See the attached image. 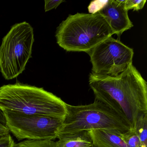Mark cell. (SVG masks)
I'll return each mask as SVG.
<instances>
[{"instance_id": "18", "label": "cell", "mask_w": 147, "mask_h": 147, "mask_svg": "<svg viewBox=\"0 0 147 147\" xmlns=\"http://www.w3.org/2000/svg\"><path fill=\"white\" fill-rule=\"evenodd\" d=\"M92 147H96V146H94V144H93V146H92Z\"/></svg>"}, {"instance_id": "2", "label": "cell", "mask_w": 147, "mask_h": 147, "mask_svg": "<svg viewBox=\"0 0 147 147\" xmlns=\"http://www.w3.org/2000/svg\"><path fill=\"white\" fill-rule=\"evenodd\" d=\"M0 110L45 115L64 120L66 103L43 88L17 82L0 87Z\"/></svg>"}, {"instance_id": "4", "label": "cell", "mask_w": 147, "mask_h": 147, "mask_svg": "<svg viewBox=\"0 0 147 147\" xmlns=\"http://www.w3.org/2000/svg\"><path fill=\"white\" fill-rule=\"evenodd\" d=\"M66 108L67 114L57 136L93 130L112 131L122 134L130 128L122 117L98 100L84 105L73 106L66 103Z\"/></svg>"}, {"instance_id": "8", "label": "cell", "mask_w": 147, "mask_h": 147, "mask_svg": "<svg viewBox=\"0 0 147 147\" xmlns=\"http://www.w3.org/2000/svg\"><path fill=\"white\" fill-rule=\"evenodd\" d=\"M125 7L124 0L101 1L98 12L111 27L113 34L120 38L123 32L133 26Z\"/></svg>"}, {"instance_id": "13", "label": "cell", "mask_w": 147, "mask_h": 147, "mask_svg": "<svg viewBox=\"0 0 147 147\" xmlns=\"http://www.w3.org/2000/svg\"><path fill=\"white\" fill-rule=\"evenodd\" d=\"M146 2V0H124L125 7L128 11H138L143 8Z\"/></svg>"}, {"instance_id": "12", "label": "cell", "mask_w": 147, "mask_h": 147, "mask_svg": "<svg viewBox=\"0 0 147 147\" xmlns=\"http://www.w3.org/2000/svg\"><path fill=\"white\" fill-rule=\"evenodd\" d=\"M121 136L127 147H141V143L133 128L121 134Z\"/></svg>"}, {"instance_id": "16", "label": "cell", "mask_w": 147, "mask_h": 147, "mask_svg": "<svg viewBox=\"0 0 147 147\" xmlns=\"http://www.w3.org/2000/svg\"><path fill=\"white\" fill-rule=\"evenodd\" d=\"M9 130L6 126L0 123V136L9 134Z\"/></svg>"}, {"instance_id": "17", "label": "cell", "mask_w": 147, "mask_h": 147, "mask_svg": "<svg viewBox=\"0 0 147 147\" xmlns=\"http://www.w3.org/2000/svg\"><path fill=\"white\" fill-rule=\"evenodd\" d=\"M0 123L5 125L6 121L3 112L0 110Z\"/></svg>"}, {"instance_id": "15", "label": "cell", "mask_w": 147, "mask_h": 147, "mask_svg": "<svg viewBox=\"0 0 147 147\" xmlns=\"http://www.w3.org/2000/svg\"><path fill=\"white\" fill-rule=\"evenodd\" d=\"M65 2L64 0H58V1H48L45 0V12L49 11L53 9H56L61 3Z\"/></svg>"}, {"instance_id": "14", "label": "cell", "mask_w": 147, "mask_h": 147, "mask_svg": "<svg viewBox=\"0 0 147 147\" xmlns=\"http://www.w3.org/2000/svg\"><path fill=\"white\" fill-rule=\"evenodd\" d=\"M15 142L10 134L0 136V147H13Z\"/></svg>"}, {"instance_id": "3", "label": "cell", "mask_w": 147, "mask_h": 147, "mask_svg": "<svg viewBox=\"0 0 147 147\" xmlns=\"http://www.w3.org/2000/svg\"><path fill=\"white\" fill-rule=\"evenodd\" d=\"M113 32L98 12L69 15L57 27L58 45L66 51L88 53Z\"/></svg>"}, {"instance_id": "11", "label": "cell", "mask_w": 147, "mask_h": 147, "mask_svg": "<svg viewBox=\"0 0 147 147\" xmlns=\"http://www.w3.org/2000/svg\"><path fill=\"white\" fill-rule=\"evenodd\" d=\"M133 128L140 140L141 147H147V112L138 117Z\"/></svg>"}, {"instance_id": "5", "label": "cell", "mask_w": 147, "mask_h": 147, "mask_svg": "<svg viewBox=\"0 0 147 147\" xmlns=\"http://www.w3.org/2000/svg\"><path fill=\"white\" fill-rule=\"evenodd\" d=\"M33 29L26 22L17 24L3 38L0 46V71L6 80L22 74L32 57Z\"/></svg>"}, {"instance_id": "6", "label": "cell", "mask_w": 147, "mask_h": 147, "mask_svg": "<svg viewBox=\"0 0 147 147\" xmlns=\"http://www.w3.org/2000/svg\"><path fill=\"white\" fill-rule=\"evenodd\" d=\"M6 126L19 141L52 140L57 138L63 120L38 114L3 111Z\"/></svg>"}, {"instance_id": "1", "label": "cell", "mask_w": 147, "mask_h": 147, "mask_svg": "<svg viewBox=\"0 0 147 147\" xmlns=\"http://www.w3.org/2000/svg\"><path fill=\"white\" fill-rule=\"evenodd\" d=\"M89 84L95 100L117 113L130 128L140 114L147 112V82L132 63L117 76L91 73Z\"/></svg>"}, {"instance_id": "7", "label": "cell", "mask_w": 147, "mask_h": 147, "mask_svg": "<svg viewBox=\"0 0 147 147\" xmlns=\"http://www.w3.org/2000/svg\"><path fill=\"white\" fill-rule=\"evenodd\" d=\"M87 53L92 64V74L115 76L132 63L133 50L112 36L96 45Z\"/></svg>"}, {"instance_id": "10", "label": "cell", "mask_w": 147, "mask_h": 147, "mask_svg": "<svg viewBox=\"0 0 147 147\" xmlns=\"http://www.w3.org/2000/svg\"><path fill=\"white\" fill-rule=\"evenodd\" d=\"M55 142V147H92V140L88 131H83L73 134L59 135Z\"/></svg>"}, {"instance_id": "9", "label": "cell", "mask_w": 147, "mask_h": 147, "mask_svg": "<svg viewBox=\"0 0 147 147\" xmlns=\"http://www.w3.org/2000/svg\"><path fill=\"white\" fill-rule=\"evenodd\" d=\"M88 132L96 147H127L121 133L105 130H93Z\"/></svg>"}]
</instances>
